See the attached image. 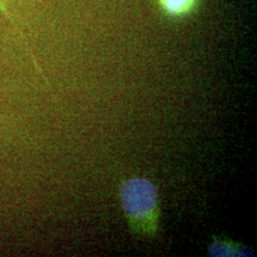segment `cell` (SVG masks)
<instances>
[{
  "label": "cell",
  "mask_w": 257,
  "mask_h": 257,
  "mask_svg": "<svg viewBox=\"0 0 257 257\" xmlns=\"http://www.w3.org/2000/svg\"><path fill=\"white\" fill-rule=\"evenodd\" d=\"M119 201L131 232L154 237L160 230L161 206L157 186L150 179L134 176L119 186Z\"/></svg>",
  "instance_id": "cell-1"
},
{
  "label": "cell",
  "mask_w": 257,
  "mask_h": 257,
  "mask_svg": "<svg viewBox=\"0 0 257 257\" xmlns=\"http://www.w3.org/2000/svg\"><path fill=\"white\" fill-rule=\"evenodd\" d=\"M155 3L167 18L184 19L197 12L201 0H155Z\"/></svg>",
  "instance_id": "cell-2"
},
{
  "label": "cell",
  "mask_w": 257,
  "mask_h": 257,
  "mask_svg": "<svg viewBox=\"0 0 257 257\" xmlns=\"http://www.w3.org/2000/svg\"><path fill=\"white\" fill-rule=\"evenodd\" d=\"M208 255L214 257H237L251 256L252 253L243 244L233 242L227 237L214 236L208 246Z\"/></svg>",
  "instance_id": "cell-3"
},
{
  "label": "cell",
  "mask_w": 257,
  "mask_h": 257,
  "mask_svg": "<svg viewBox=\"0 0 257 257\" xmlns=\"http://www.w3.org/2000/svg\"><path fill=\"white\" fill-rule=\"evenodd\" d=\"M0 12H2V14L4 15L6 18H8L10 22H11V23H14V24L16 23L14 15H12L11 10H10L8 0H0Z\"/></svg>",
  "instance_id": "cell-4"
}]
</instances>
